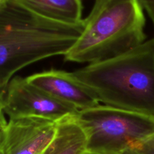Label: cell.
Wrapping results in <instances>:
<instances>
[{
	"label": "cell",
	"mask_w": 154,
	"mask_h": 154,
	"mask_svg": "<svg viewBox=\"0 0 154 154\" xmlns=\"http://www.w3.org/2000/svg\"><path fill=\"white\" fill-rule=\"evenodd\" d=\"M84 29V20L64 23L41 17L15 0L0 4V90L16 72L44 59L66 55Z\"/></svg>",
	"instance_id": "6da1fadb"
},
{
	"label": "cell",
	"mask_w": 154,
	"mask_h": 154,
	"mask_svg": "<svg viewBox=\"0 0 154 154\" xmlns=\"http://www.w3.org/2000/svg\"><path fill=\"white\" fill-rule=\"evenodd\" d=\"M73 74L103 105L154 117V38Z\"/></svg>",
	"instance_id": "7a4b0ae2"
},
{
	"label": "cell",
	"mask_w": 154,
	"mask_h": 154,
	"mask_svg": "<svg viewBox=\"0 0 154 154\" xmlns=\"http://www.w3.org/2000/svg\"><path fill=\"white\" fill-rule=\"evenodd\" d=\"M145 23L139 0H95L65 60L92 64L122 55L145 42Z\"/></svg>",
	"instance_id": "3957f363"
},
{
	"label": "cell",
	"mask_w": 154,
	"mask_h": 154,
	"mask_svg": "<svg viewBox=\"0 0 154 154\" xmlns=\"http://www.w3.org/2000/svg\"><path fill=\"white\" fill-rule=\"evenodd\" d=\"M87 137V152L123 154L154 132V117L105 105L79 111L76 117Z\"/></svg>",
	"instance_id": "277c9868"
},
{
	"label": "cell",
	"mask_w": 154,
	"mask_h": 154,
	"mask_svg": "<svg viewBox=\"0 0 154 154\" xmlns=\"http://www.w3.org/2000/svg\"><path fill=\"white\" fill-rule=\"evenodd\" d=\"M2 106L9 119L41 117L60 122L77 117L79 112L75 107L57 100L20 76L8 83L2 97Z\"/></svg>",
	"instance_id": "5b68a950"
},
{
	"label": "cell",
	"mask_w": 154,
	"mask_h": 154,
	"mask_svg": "<svg viewBox=\"0 0 154 154\" xmlns=\"http://www.w3.org/2000/svg\"><path fill=\"white\" fill-rule=\"evenodd\" d=\"M60 122L41 117L9 119L0 124V144L4 154H42L50 145Z\"/></svg>",
	"instance_id": "8992f818"
},
{
	"label": "cell",
	"mask_w": 154,
	"mask_h": 154,
	"mask_svg": "<svg viewBox=\"0 0 154 154\" xmlns=\"http://www.w3.org/2000/svg\"><path fill=\"white\" fill-rule=\"evenodd\" d=\"M30 84L44 90L57 100L79 111L99 105L93 92L81 82L73 72L51 69L26 77Z\"/></svg>",
	"instance_id": "52a82bcc"
},
{
	"label": "cell",
	"mask_w": 154,
	"mask_h": 154,
	"mask_svg": "<svg viewBox=\"0 0 154 154\" xmlns=\"http://www.w3.org/2000/svg\"><path fill=\"white\" fill-rule=\"evenodd\" d=\"M41 17L64 23L83 21L82 0H15Z\"/></svg>",
	"instance_id": "ba28073f"
},
{
	"label": "cell",
	"mask_w": 154,
	"mask_h": 154,
	"mask_svg": "<svg viewBox=\"0 0 154 154\" xmlns=\"http://www.w3.org/2000/svg\"><path fill=\"white\" fill-rule=\"evenodd\" d=\"M87 152V137L76 117L60 122L55 138L42 154H83Z\"/></svg>",
	"instance_id": "9c48e42d"
},
{
	"label": "cell",
	"mask_w": 154,
	"mask_h": 154,
	"mask_svg": "<svg viewBox=\"0 0 154 154\" xmlns=\"http://www.w3.org/2000/svg\"><path fill=\"white\" fill-rule=\"evenodd\" d=\"M123 154H154V132L132 144Z\"/></svg>",
	"instance_id": "30bf717a"
},
{
	"label": "cell",
	"mask_w": 154,
	"mask_h": 154,
	"mask_svg": "<svg viewBox=\"0 0 154 154\" xmlns=\"http://www.w3.org/2000/svg\"><path fill=\"white\" fill-rule=\"evenodd\" d=\"M144 10L150 17L154 26V0H139Z\"/></svg>",
	"instance_id": "8fae6325"
},
{
	"label": "cell",
	"mask_w": 154,
	"mask_h": 154,
	"mask_svg": "<svg viewBox=\"0 0 154 154\" xmlns=\"http://www.w3.org/2000/svg\"><path fill=\"white\" fill-rule=\"evenodd\" d=\"M0 154H4V152H3L2 148L1 147V144H0Z\"/></svg>",
	"instance_id": "7c38bea8"
},
{
	"label": "cell",
	"mask_w": 154,
	"mask_h": 154,
	"mask_svg": "<svg viewBox=\"0 0 154 154\" xmlns=\"http://www.w3.org/2000/svg\"><path fill=\"white\" fill-rule=\"evenodd\" d=\"M83 154H95V153H89V152H85V153H83Z\"/></svg>",
	"instance_id": "4fadbf2b"
},
{
	"label": "cell",
	"mask_w": 154,
	"mask_h": 154,
	"mask_svg": "<svg viewBox=\"0 0 154 154\" xmlns=\"http://www.w3.org/2000/svg\"><path fill=\"white\" fill-rule=\"evenodd\" d=\"M4 115H5V114H3V116H4ZM3 116H2V117H3ZM2 117L1 120H0V124H1V121H2Z\"/></svg>",
	"instance_id": "5bb4252c"
},
{
	"label": "cell",
	"mask_w": 154,
	"mask_h": 154,
	"mask_svg": "<svg viewBox=\"0 0 154 154\" xmlns=\"http://www.w3.org/2000/svg\"><path fill=\"white\" fill-rule=\"evenodd\" d=\"M3 1H4V0H0V4H1V3H2V2H3Z\"/></svg>",
	"instance_id": "9a60e30c"
},
{
	"label": "cell",
	"mask_w": 154,
	"mask_h": 154,
	"mask_svg": "<svg viewBox=\"0 0 154 154\" xmlns=\"http://www.w3.org/2000/svg\"><path fill=\"white\" fill-rule=\"evenodd\" d=\"M1 102H2V97L0 96V103H1Z\"/></svg>",
	"instance_id": "2e32d148"
}]
</instances>
